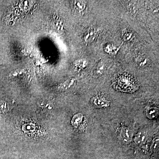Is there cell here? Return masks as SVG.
Wrapping results in <instances>:
<instances>
[{"label":"cell","instance_id":"obj_4","mask_svg":"<svg viewBox=\"0 0 159 159\" xmlns=\"http://www.w3.org/2000/svg\"><path fill=\"white\" fill-rule=\"evenodd\" d=\"M26 72L24 69H17L11 72L9 74L11 78H23L26 75Z\"/></svg>","mask_w":159,"mask_h":159},{"label":"cell","instance_id":"obj_12","mask_svg":"<svg viewBox=\"0 0 159 159\" xmlns=\"http://www.w3.org/2000/svg\"><path fill=\"white\" fill-rule=\"evenodd\" d=\"M82 118V115L80 114H77V115L74 116V117L72 118V124L75 127H77L81 122Z\"/></svg>","mask_w":159,"mask_h":159},{"label":"cell","instance_id":"obj_2","mask_svg":"<svg viewBox=\"0 0 159 159\" xmlns=\"http://www.w3.org/2000/svg\"><path fill=\"white\" fill-rule=\"evenodd\" d=\"M132 136L133 132L130 128L123 126L120 129V138L124 143H130L131 141Z\"/></svg>","mask_w":159,"mask_h":159},{"label":"cell","instance_id":"obj_13","mask_svg":"<svg viewBox=\"0 0 159 159\" xmlns=\"http://www.w3.org/2000/svg\"><path fill=\"white\" fill-rule=\"evenodd\" d=\"M105 50L106 52L110 54H115L116 51V48L111 44H107L105 47Z\"/></svg>","mask_w":159,"mask_h":159},{"label":"cell","instance_id":"obj_5","mask_svg":"<svg viewBox=\"0 0 159 159\" xmlns=\"http://www.w3.org/2000/svg\"><path fill=\"white\" fill-rule=\"evenodd\" d=\"M147 139V135L145 132H139L134 139L135 143L138 145H141L145 143Z\"/></svg>","mask_w":159,"mask_h":159},{"label":"cell","instance_id":"obj_1","mask_svg":"<svg viewBox=\"0 0 159 159\" xmlns=\"http://www.w3.org/2000/svg\"><path fill=\"white\" fill-rule=\"evenodd\" d=\"M114 86L117 90L126 92H132L137 90L138 87L134 78L126 73L117 76L114 81Z\"/></svg>","mask_w":159,"mask_h":159},{"label":"cell","instance_id":"obj_9","mask_svg":"<svg viewBox=\"0 0 159 159\" xmlns=\"http://www.w3.org/2000/svg\"><path fill=\"white\" fill-rule=\"evenodd\" d=\"M93 103L95 105L98 107H106L108 106L109 103L107 102L102 98H97L94 99Z\"/></svg>","mask_w":159,"mask_h":159},{"label":"cell","instance_id":"obj_11","mask_svg":"<svg viewBox=\"0 0 159 159\" xmlns=\"http://www.w3.org/2000/svg\"><path fill=\"white\" fill-rule=\"evenodd\" d=\"M87 65V62L85 60H77L75 63V66L79 69H85Z\"/></svg>","mask_w":159,"mask_h":159},{"label":"cell","instance_id":"obj_15","mask_svg":"<svg viewBox=\"0 0 159 159\" xmlns=\"http://www.w3.org/2000/svg\"><path fill=\"white\" fill-rule=\"evenodd\" d=\"M127 6V9H128V11L131 14H133V13H135L137 12V8H136V6L134 5L133 4H128Z\"/></svg>","mask_w":159,"mask_h":159},{"label":"cell","instance_id":"obj_7","mask_svg":"<svg viewBox=\"0 0 159 159\" xmlns=\"http://www.w3.org/2000/svg\"><path fill=\"white\" fill-rule=\"evenodd\" d=\"M158 109L154 107L149 108L146 111V115L148 118H154L158 116Z\"/></svg>","mask_w":159,"mask_h":159},{"label":"cell","instance_id":"obj_10","mask_svg":"<svg viewBox=\"0 0 159 159\" xmlns=\"http://www.w3.org/2000/svg\"><path fill=\"white\" fill-rule=\"evenodd\" d=\"M106 69V66L104 63L100 62L98 64L96 69H95V73L98 76L102 75Z\"/></svg>","mask_w":159,"mask_h":159},{"label":"cell","instance_id":"obj_16","mask_svg":"<svg viewBox=\"0 0 159 159\" xmlns=\"http://www.w3.org/2000/svg\"><path fill=\"white\" fill-rule=\"evenodd\" d=\"M132 33L130 32V31H125L123 34V39L125 41H130L132 39Z\"/></svg>","mask_w":159,"mask_h":159},{"label":"cell","instance_id":"obj_6","mask_svg":"<svg viewBox=\"0 0 159 159\" xmlns=\"http://www.w3.org/2000/svg\"><path fill=\"white\" fill-rule=\"evenodd\" d=\"M53 27L58 32L61 33L63 32V26L62 21L57 17L56 19H54L53 22Z\"/></svg>","mask_w":159,"mask_h":159},{"label":"cell","instance_id":"obj_8","mask_svg":"<svg viewBox=\"0 0 159 159\" xmlns=\"http://www.w3.org/2000/svg\"><path fill=\"white\" fill-rule=\"evenodd\" d=\"M75 9L78 11H82L86 8V2L84 1H75L74 2Z\"/></svg>","mask_w":159,"mask_h":159},{"label":"cell","instance_id":"obj_3","mask_svg":"<svg viewBox=\"0 0 159 159\" xmlns=\"http://www.w3.org/2000/svg\"><path fill=\"white\" fill-rule=\"evenodd\" d=\"M99 30L95 27H90L84 36V39L86 43H90L94 40L97 36Z\"/></svg>","mask_w":159,"mask_h":159},{"label":"cell","instance_id":"obj_14","mask_svg":"<svg viewBox=\"0 0 159 159\" xmlns=\"http://www.w3.org/2000/svg\"><path fill=\"white\" fill-rule=\"evenodd\" d=\"M9 110V106L5 102L1 101H0V112L4 113Z\"/></svg>","mask_w":159,"mask_h":159}]
</instances>
